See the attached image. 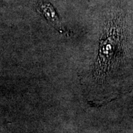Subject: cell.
Instances as JSON below:
<instances>
[{
    "label": "cell",
    "mask_w": 133,
    "mask_h": 133,
    "mask_svg": "<svg viewBox=\"0 0 133 133\" xmlns=\"http://www.w3.org/2000/svg\"><path fill=\"white\" fill-rule=\"evenodd\" d=\"M122 22H114L108 25L101 40L94 66V76L98 83H104L121 61Z\"/></svg>",
    "instance_id": "obj_1"
},
{
    "label": "cell",
    "mask_w": 133,
    "mask_h": 133,
    "mask_svg": "<svg viewBox=\"0 0 133 133\" xmlns=\"http://www.w3.org/2000/svg\"><path fill=\"white\" fill-rule=\"evenodd\" d=\"M39 11L50 24L54 26L55 29H57L61 33H65V30L63 27L62 23L58 17L56 11L51 4L48 3H43L40 6Z\"/></svg>",
    "instance_id": "obj_2"
}]
</instances>
